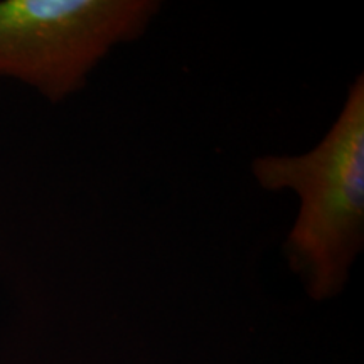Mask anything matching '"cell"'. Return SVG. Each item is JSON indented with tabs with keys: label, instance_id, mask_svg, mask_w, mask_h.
Masks as SVG:
<instances>
[{
	"label": "cell",
	"instance_id": "1",
	"mask_svg": "<svg viewBox=\"0 0 364 364\" xmlns=\"http://www.w3.org/2000/svg\"><path fill=\"white\" fill-rule=\"evenodd\" d=\"M252 174L263 189L297 194L299 215L284 243L287 265L312 299L338 295L364 248V76L354 78L316 147L253 159Z\"/></svg>",
	"mask_w": 364,
	"mask_h": 364
},
{
	"label": "cell",
	"instance_id": "2",
	"mask_svg": "<svg viewBox=\"0 0 364 364\" xmlns=\"http://www.w3.org/2000/svg\"><path fill=\"white\" fill-rule=\"evenodd\" d=\"M159 11L156 0H0V78L65 102L113 48L142 38Z\"/></svg>",
	"mask_w": 364,
	"mask_h": 364
}]
</instances>
